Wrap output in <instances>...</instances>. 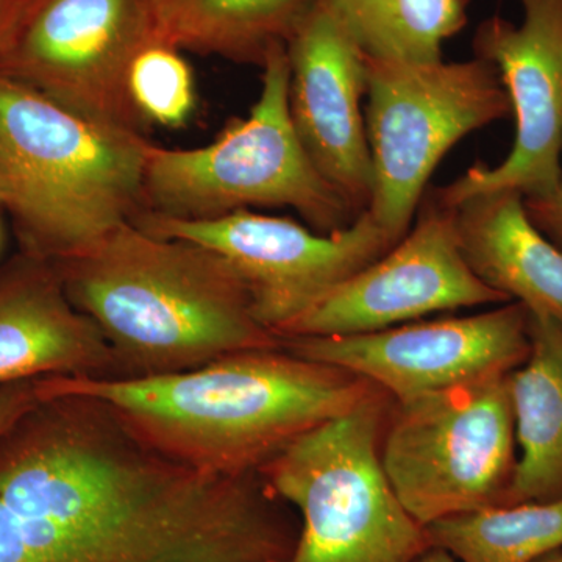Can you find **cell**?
I'll return each instance as SVG.
<instances>
[{"mask_svg": "<svg viewBox=\"0 0 562 562\" xmlns=\"http://www.w3.org/2000/svg\"><path fill=\"white\" fill-rule=\"evenodd\" d=\"M150 144L0 74V161L16 184L21 250L63 260L138 220Z\"/></svg>", "mask_w": 562, "mask_h": 562, "instance_id": "cell-4", "label": "cell"}, {"mask_svg": "<svg viewBox=\"0 0 562 562\" xmlns=\"http://www.w3.org/2000/svg\"><path fill=\"white\" fill-rule=\"evenodd\" d=\"M128 98L144 124L176 128L187 124L195 106L191 66L176 47L150 44L133 60Z\"/></svg>", "mask_w": 562, "mask_h": 562, "instance_id": "cell-21", "label": "cell"}, {"mask_svg": "<svg viewBox=\"0 0 562 562\" xmlns=\"http://www.w3.org/2000/svg\"><path fill=\"white\" fill-rule=\"evenodd\" d=\"M414 562H457V560H454L452 554L447 553L446 550L430 546Z\"/></svg>", "mask_w": 562, "mask_h": 562, "instance_id": "cell-26", "label": "cell"}, {"mask_svg": "<svg viewBox=\"0 0 562 562\" xmlns=\"http://www.w3.org/2000/svg\"><path fill=\"white\" fill-rule=\"evenodd\" d=\"M417 210V221L401 241L328 291L280 338L361 335L435 313L508 303L469 268L458 246L452 210L431 190Z\"/></svg>", "mask_w": 562, "mask_h": 562, "instance_id": "cell-13", "label": "cell"}, {"mask_svg": "<svg viewBox=\"0 0 562 562\" xmlns=\"http://www.w3.org/2000/svg\"><path fill=\"white\" fill-rule=\"evenodd\" d=\"M260 473L188 468L106 403L43 398L0 438V562H288Z\"/></svg>", "mask_w": 562, "mask_h": 562, "instance_id": "cell-1", "label": "cell"}, {"mask_svg": "<svg viewBox=\"0 0 562 562\" xmlns=\"http://www.w3.org/2000/svg\"><path fill=\"white\" fill-rule=\"evenodd\" d=\"M47 397L90 395L172 460L220 475L258 473L284 447L383 392L283 347L236 351L165 375L46 376Z\"/></svg>", "mask_w": 562, "mask_h": 562, "instance_id": "cell-2", "label": "cell"}, {"mask_svg": "<svg viewBox=\"0 0 562 562\" xmlns=\"http://www.w3.org/2000/svg\"><path fill=\"white\" fill-rule=\"evenodd\" d=\"M70 302L101 330L113 379L165 375L236 351L277 349L231 262L187 239L128 222L54 261Z\"/></svg>", "mask_w": 562, "mask_h": 562, "instance_id": "cell-3", "label": "cell"}, {"mask_svg": "<svg viewBox=\"0 0 562 562\" xmlns=\"http://www.w3.org/2000/svg\"><path fill=\"white\" fill-rule=\"evenodd\" d=\"M161 44L262 66L288 44L314 0H155Z\"/></svg>", "mask_w": 562, "mask_h": 562, "instance_id": "cell-18", "label": "cell"}, {"mask_svg": "<svg viewBox=\"0 0 562 562\" xmlns=\"http://www.w3.org/2000/svg\"><path fill=\"white\" fill-rule=\"evenodd\" d=\"M0 243H2V227H0Z\"/></svg>", "mask_w": 562, "mask_h": 562, "instance_id": "cell-28", "label": "cell"}, {"mask_svg": "<svg viewBox=\"0 0 562 562\" xmlns=\"http://www.w3.org/2000/svg\"><path fill=\"white\" fill-rule=\"evenodd\" d=\"M280 339L291 353L361 376L397 402L516 371L530 351L528 312L516 302L361 335Z\"/></svg>", "mask_w": 562, "mask_h": 562, "instance_id": "cell-11", "label": "cell"}, {"mask_svg": "<svg viewBox=\"0 0 562 562\" xmlns=\"http://www.w3.org/2000/svg\"><path fill=\"white\" fill-rule=\"evenodd\" d=\"M383 413L379 392L305 432L258 472L302 516L288 562H414L430 547L384 475Z\"/></svg>", "mask_w": 562, "mask_h": 562, "instance_id": "cell-6", "label": "cell"}, {"mask_svg": "<svg viewBox=\"0 0 562 562\" xmlns=\"http://www.w3.org/2000/svg\"><path fill=\"white\" fill-rule=\"evenodd\" d=\"M46 379V376H44ZM44 379L24 380L0 387V438L33 406L46 398Z\"/></svg>", "mask_w": 562, "mask_h": 562, "instance_id": "cell-22", "label": "cell"}, {"mask_svg": "<svg viewBox=\"0 0 562 562\" xmlns=\"http://www.w3.org/2000/svg\"><path fill=\"white\" fill-rule=\"evenodd\" d=\"M536 562H562V549L554 550V552L546 554V557Z\"/></svg>", "mask_w": 562, "mask_h": 562, "instance_id": "cell-27", "label": "cell"}, {"mask_svg": "<svg viewBox=\"0 0 562 562\" xmlns=\"http://www.w3.org/2000/svg\"><path fill=\"white\" fill-rule=\"evenodd\" d=\"M522 21L484 20L473 35L475 57L497 69L512 103L516 136L497 166L475 165L431 190L447 209L482 194L514 190L525 199L552 194L562 173V0H519Z\"/></svg>", "mask_w": 562, "mask_h": 562, "instance_id": "cell-12", "label": "cell"}, {"mask_svg": "<svg viewBox=\"0 0 562 562\" xmlns=\"http://www.w3.org/2000/svg\"><path fill=\"white\" fill-rule=\"evenodd\" d=\"M450 210L472 272L532 316L562 322V249L536 227L524 195L482 192Z\"/></svg>", "mask_w": 562, "mask_h": 562, "instance_id": "cell-16", "label": "cell"}, {"mask_svg": "<svg viewBox=\"0 0 562 562\" xmlns=\"http://www.w3.org/2000/svg\"><path fill=\"white\" fill-rule=\"evenodd\" d=\"M261 68V94L249 116L228 122L209 146L165 149L150 144L143 214L202 221L251 206H288L322 235L357 220L314 168L295 133L286 44H276Z\"/></svg>", "mask_w": 562, "mask_h": 562, "instance_id": "cell-5", "label": "cell"}, {"mask_svg": "<svg viewBox=\"0 0 562 562\" xmlns=\"http://www.w3.org/2000/svg\"><path fill=\"white\" fill-rule=\"evenodd\" d=\"M133 224L151 235L187 239L217 251L243 280L257 319L279 338L328 291L398 243L369 211L330 235L290 217L249 210L202 221L144 213Z\"/></svg>", "mask_w": 562, "mask_h": 562, "instance_id": "cell-9", "label": "cell"}, {"mask_svg": "<svg viewBox=\"0 0 562 562\" xmlns=\"http://www.w3.org/2000/svg\"><path fill=\"white\" fill-rule=\"evenodd\" d=\"M98 325L74 306L47 258L20 250L0 265V387L44 376H116Z\"/></svg>", "mask_w": 562, "mask_h": 562, "instance_id": "cell-15", "label": "cell"}, {"mask_svg": "<svg viewBox=\"0 0 562 562\" xmlns=\"http://www.w3.org/2000/svg\"><path fill=\"white\" fill-rule=\"evenodd\" d=\"M530 351L509 373L520 449L503 505L562 498V322L528 313Z\"/></svg>", "mask_w": 562, "mask_h": 562, "instance_id": "cell-17", "label": "cell"}, {"mask_svg": "<svg viewBox=\"0 0 562 562\" xmlns=\"http://www.w3.org/2000/svg\"><path fill=\"white\" fill-rule=\"evenodd\" d=\"M366 60V133L372 158L373 221L395 241L412 228L428 180L472 132L513 116L497 69L483 58Z\"/></svg>", "mask_w": 562, "mask_h": 562, "instance_id": "cell-7", "label": "cell"}, {"mask_svg": "<svg viewBox=\"0 0 562 562\" xmlns=\"http://www.w3.org/2000/svg\"><path fill=\"white\" fill-rule=\"evenodd\" d=\"M528 214L536 227L562 249V173L552 194L539 199H525Z\"/></svg>", "mask_w": 562, "mask_h": 562, "instance_id": "cell-23", "label": "cell"}, {"mask_svg": "<svg viewBox=\"0 0 562 562\" xmlns=\"http://www.w3.org/2000/svg\"><path fill=\"white\" fill-rule=\"evenodd\" d=\"M41 0H0V54L10 46Z\"/></svg>", "mask_w": 562, "mask_h": 562, "instance_id": "cell-24", "label": "cell"}, {"mask_svg": "<svg viewBox=\"0 0 562 562\" xmlns=\"http://www.w3.org/2000/svg\"><path fill=\"white\" fill-rule=\"evenodd\" d=\"M457 562H536L562 549V498L495 505L425 527Z\"/></svg>", "mask_w": 562, "mask_h": 562, "instance_id": "cell-20", "label": "cell"}, {"mask_svg": "<svg viewBox=\"0 0 562 562\" xmlns=\"http://www.w3.org/2000/svg\"><path fill=\"white\" fill-rule=\"evenodd\" d=\"M509 373L397 402L380 461L422 527L505 503L517 462Z\"/></svg>", "mask_w": 562, "mask_h": 562, "instance_id": "cell-8", "label": "cell"}, {"mask_svg": "<svg viewBox=\"0 0 562 562\" xmlns=\"http://www.w3.org/2000/svg\"><path fill=\"white\" fill-rule=\"evenodd\" d=\"M18 206V190L9 169L0 161V209H5L10 214Z\"/></svg>", "mask_w": 562, "mask_h": 562, "instance_id": "cell-25", "label": "cell"}, {"mask_svg": "<svg viewBox=\"0 0 562 562\" xmlns=\"http://www.w3.org/2000/svg\"><path fill=\"white\" fill-rule=\"evenodd\" d=\"M290 111L303 149L355 216L372 199V158L361 101L364 55L325 5L314 0L286 44Z\"/></svg>", "mask_w": 562, "mask_h": 562, "instance_id": "cell-14", "label": "cell"}, {"mask_svg": "<svg viewBox=\"0 0 562 562\" xmlns=\"http://www.w3.org/2000/svg\"><path fill=\"white\" fill-rule=\"evenodd\" d=\"M157 43L155 0H41L0 54V74L92 120L144 133L128 70Z\"/></svg>", "mask_w": 562, "mask_h": 562, "instance_id": "cell-10", "label": "cell"}, {"mask_svg": "<svg viewBox=\"0 0 562 562\" xmlns=\"http://www.w3.org/2000/svg\"><path fill=\"white\" fill-rule=\"evenodd\" d=\"M364 57L436 63L469 21L471 0H324Z\"/></svg>", "mask_w": 562, "mask_h": 562, "instance_id": "cell-19", "label": "cell"}]
</instances>
